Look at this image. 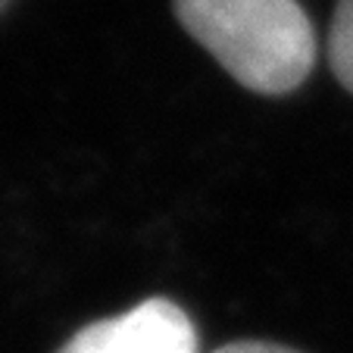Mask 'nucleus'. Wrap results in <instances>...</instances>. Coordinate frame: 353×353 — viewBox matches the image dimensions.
<instances>
[{"label": "nucleus", "instance_id": "f257e3e1", "mask_svg": "<svg viewBox=\"0 0 353 353\" xmlns=\"http://www.w3.org/2000/svg\"><path fill=\"white\" fill-rule=\"evenodd\" d=\"M175 16L247 91L291 94L313 72L316 32L297 0H175Z\"/></svg>", "mask_w": 353, "mask_h": 353}, {"label": "nucleus", "instance_id": "f03ea898", "mask_svg": "<svg viewBox=\"0 0 353 353\" xmlns=\"http://www.w3.org/2000/svg\"><path fill=\"white\" fill-rule=\"evenodd\" d=\"M57 353H197V332L179 303L150 297L128 313L79 328Z\"/></svg>", "mask_w": 353, "mask_h": 353}, {"label": "nucleus", "instance_id": "7ed1b4c3", "mask_svg": "<svg viewBox=\"0 0 353 353\" xmlns=\"http://www.w3.org/2000/svg\"><path fill=\"white\" fill-rule=\"evenodd\" d=\"M328 63L334 79L353 94V0H338L328 32Z\"/></svg>", "mask_w": 353, "mask_h": 353}, {"label": "nucleus", "instance_id": "20e7f679", "mask_svg": "<svg viewBox=\"0 0 353 353\" xmlns=\"http://www.w3.org/2000/svg\"><path fill=\"white\" fill-rule=\"evenodd\" d=\"M213 353H300V350H291L285 344H272V341H234V344H225Z\"/></svg>", "mask_w": 353, "mask_h": 353}, {"label": "nucleus", "instance_id": "39448f33", "mask_svg": "<svg viewBox=\"0 0 353 353\" xmlns=\"http://www.w3.org/2000/svg\"><path fill=\"white\" fill-rule=\"evenodd\" d=\"M7 3H10V0H0V10H3V7H7Z\"/></svg>", "mask_w": 353, "mask_h": 353}]
</instances>
